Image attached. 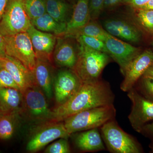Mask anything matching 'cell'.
<instances>
[{
	"label": "cell",
	"instance_id": "5b68a950",
	"mask_svg": "<svg viewBox=\"0 0 153 153\" xmlns=\"http://www.w3.org/2000/svg\"><path fill=\"white\" fill-rule=\"evenodd\" d=\"M23 94L22 116L36 124L51 120L52 110L49 108L47 97L39 87L35 85L29 88Z\"/></svg>",
	"mask_w": 153,
	"mask_h": 153
},
{
	"label": "cell",
	"instance_id": "d6a6232c",
	"mask_svg": "<svg viewBox=\"0 0 153 153\" xmlns=\"http://www.w3.org/2000/svg\"><path fill=\"white\" fill-rule=\"evenodd\" d=\"M151 0H123V2L133 9L140 8Z\"/></svg>",
	"mask_w": 153,
	"mask_h": 153
},
{
	"label": "cell",
	"instance_id": "83f0119b",
	"mask_svg": "<svg viewBox=\"0 0 153 153\" xmlns=\"http://www.w3.org/2000/svg\"><path fill=\"white\" fill-rule=\"evenodd\" d=\"M136 84L137 86L134 88L145 98L153 102V79L142 76Z\"/></svg>",
	"mask_w": 153,
	"mask_h": 153
},
{
	"label": "cell",
	"instance_id": "4dcf8cb0",
	"mask_svg": "<svg viewBox=\"0 0 153 153\" xmlns=\"http://www.w3.org/2000/svg\"><path fill=\"white\" fill-rule=\"evenodd\" d=\"M104 0H90L89 8L91 20L96 21L103 9Z\"/></svg>",
	"mask_w": 153,
	"mask_h": 153
},
{
	"label": "cell",
	"instance_id": "60d3db41",
	"mask_svg": "<svg viewBox=\"0 0 153 153\" xmlns=\"http://www.w3.org/2000/svg\"><path fill=\"white\" fill-rule=\"evenodd\" d=\"M2 68V67L1 64V62H0V68Z\"/></svg>",
	"mask_w": 153,
	"mask_h": 153
},
{
	"label": "cell",
	"instance_id": "7402d4cb",
	"mask_svg": "<svg viewBox=\"0 0 153 153\" xmlns=\"http://www.w3.org/2000/svg\"><path fill=\"white\" fill-rule=\"evenodd\" d=\"M117 27L120 39L129 42L137 43L140 41L141 34L139 29L129 21L120 19H109Z\"/></svg>",
	"mask_w": 153,
	"mask_h": 153
},
{
	"label": "cell",
	"instance_id": "7c38bea8",
	"mask_svg": "<svg viewBox=\"0 0 153 153\" xmlns=\"http://www.w3.org/2000/svg\"><path fill=\"white\" fill-rule=\"evenodd\" d=\"M82 84L71 69L60 71L53 85L57 105L65 103L74 96Z\"/></svg>",
	"mask_w": 153,
	"mask_h": 153
},
{
	"label": "cell",
	"instance_id": "d4e9b609",
	"mask_svg": "<svg viewBox=\"0 0 153 153\" xmlns=\"http://www.w3.org/2000/svg\"><path fill=\"white\" fill-rule=\"evenodd\" d=\"M135 19L143 30L153 36V10L134 9Z\"/></svg>",
	"mask_w": 153,
	"mask_h": 153
},
{
	"label": "cell",
	"instance_id": "ffe728a7",
	"mask_svg": "<svg viewBox=\"0 0 153 153\" xmlns=\"http://www.w3.org/2000/svg\"><path fill=\"white\" fill-rule=\"evenodd\" d=\"M32 25L37 30L55 35H64L67 23L57 22L46 13L42 16L31 20Z\"/></svg>",
	"mask_w": 153,
	"mask_h": 153
},
{
	"label": "cell",
	"instance_id": "9c48e42d",
	"mask_svg": "<svg viewBox=\"0 0 153 153\" xmlns=\"http://www.w3.org/2000/svg\"><path fill=\"white\" fill-rule=\"evenodd\" d=\"M127 92L132 103L129 121L135 131L140 133L143 127L153 120V102L145 98L134 87Z\"/></svg>",
	"mask_w": 153,
	"mask_h": 153
},
{
	"label": "cell",
	"instance_id": "836d02e7",
	"mask_svg": "<svg viewBox=\"0 0 153 153\" xmlns=\"http://www.w3.org/2000/svg\"><path fill=\"white\" fill-rule=\"evenodd\" d=\"M6 55L4 36L0 32V56Z\"/></svg>",
	"mask_w": 153,
	"mask_h": 153
},
{
	"label": "cell",
	"instance_id": "3957f363",
	"mask_svg": "<svg viewBox=\"0 0 153 153\" xmlns=\"http://www.w3.org/2000/svg\"><path fill=\"white\" fill-rule=\"evenodd\" d=\"M109 60L106 53L79 44L77 60L71 70L82 83L93 82L100 79L102 72Z\"/></svg>",
	"mask_w": 153,
	"mask_h": 153
},
{
	"label": "cell",
	"instance_id": "8d00e7d4",
	"mask_svg": "<svg viewBox=\"0 0 153 153\" xmlns=\"http://www.w3.org/2000/svg\"><path fill=\"white\" fill-rule=\"evenodd\" d=\"M115 6L113 0H104L103 9H109Z\"/></svg>",
	"mask_w": 153,
	"mask_h": 153
},
{
	"label": "cell",
	"instance_id": "6da1fadb",
	"mask_svg": "<svg viewBox=\"0 0 153 153\" xmlns=\"http://www.w3.org/2000/svg\"><path fill=\"white\" fill-rule=\"evenodd\" d=\"M114 97L109 83L100 78L83 83L74 96L52 110L51 121L63 122L67 118L85 110L113 104Z\"/></svg>",
	"mask_w": 153,
	"mask_h": 153
},
{
	"label": "cell",
	"instance_id": "7a4b0ae2",
	"mask_svg": "<svg viewBox=\"0 0 153 153\" xmlns=\"http://www.w3.org/2000/svg\"><path fill=\"white\" fill-rule=\"evenodd\" d=\"M116 109L113 104L85 110L69 117L63 121L70 135L78 132L101 127L107 122L114 119Z\"/></svg>",
	"mask_w": 153,
	"mask_h": 153
},
{
	"label": "cell",
	"instance_id": "44dd1931",
	"mask_svg": "<svg viewBox=\"0 0 153 153\" xmlns=\"http://www.w3.org/2000/svg\"><path fill=\"white\" fill-rule=\"evenodd\" d=\"M21 114L12 112L4 114L0 117V140H7L12 138L16 131L21 120Z\"/></svg>",
	"mask_w": 153,
	"mask_h": 153
},
{
	"label": "cell",
	"instance_id": "8fae6325",
	"mask_svg": "<svg viewBox=\"0 0 153 153\" xmlns=\"http://www.w3.org/2000/svg\"><path fill=\"white\" fill-rule=\"evenodd\" d=\"M153 64V51L150 49L141 52L127 67L120 85L121 90L128 92L134 87L147 69Z\"/></svg>",
	"mask_w": 153,
	"mask_h": 153
},
{
	"label": "cell",
	"instance_id": "ac0fdd59",
	"mask_svg": "<svg viewBox=\"0 0 153 153\" xmlns=\"http://www.w3.org/2000/svg\"><path fill=\"white\" fill-rule=\"evenodd\" d=\"M23 94L21 91L10 87H0V109L3 112L21 114Z\"/></svg>",
	"mask_w": 153,
	"mask_h": 153
},
{
	"label": "cell",
	"instance_id": "5bb4252c",
	"mask_svg": "<svg viewBox=\"0 0 153 153\" xmlns=\"http://www.w3.org/2000/svg\"><path fill=\"white\" fill-rule=\"evenodd\" d=\"M37 59L49 61L56 44V36L52 33L37 30L33 25L28 30Z\"/></svg>",
	"mask_w": 153,
	"mask_h": 153
},
{
	"label": "cell",
	"instance_id": "f1b7e54d",
	"mask_svg": "<svg viewBox=\"0 0 153 153\" xmlns=\"http://www.w3.org/2000/svg\"><path fill=\"white\" fill-rule=\"evenodd\" d=\"M71 152L68 139L60 138L47 147L46 153H69Z\"/></svg>",
	"mask_w": 153,
	"mask_h": 153
},
{
	"label": "cell",
	"instance_id": "cb8c5ba5",
	"mask_svg": "<svg viewBox=\"0 0 153 153\" xmlns=\"http://www.w3.org/2000/svg\"><path fill=\"white\" fill-rule=\"evenodd\" d=\"M76 35H83L90 36L97 38L104 42L108 36L110 34L99 25L96 21L91 20L87 24L76 30L68 37L74 36Z\"/></svg>",
	"mask_w": 153,
	"mask_h": 153
},
{
	"label": "cell",
	"instance_id": "2e32d148",
	"mask_svg": "<svg viewBox=\"0 0 153 153\" xmlns=\"http://www.w3.org/2000/svg\"><path fill=\"white\" fill-rule=\"evenodd\" d=\"M74 141L77 149L83 152H97L105 149L98 128L82 131L76 135Z\"/></svg>",
	"mask_w": 153,
	"mask_h": 153
},
{
	"label": "cell",
	"instance_id": "d6986e66",
	"mask_svg": "<svg viewBox=\"0 0 153 153\" xmlns=\"http://www.w3.org/2000/svg\"><path fill=\"white\" fill-rule=\"evenodd\" d=\"M77 53L68 41L58 40L55 47L54 59L57 65L72 69L76 64Z\"/></svg>",
	"mask_w": 153,
	"mask_h": 153
},
{
	"label": "cell",
	"instance_id": "74e56055",
	"mask_svg": "<svg viewBox=\"0 0 153 153\" xmlns=\"http://www.w3.org/2000/svg\"><path fill=\"white\" fill-rule=\"evenodd\" d=\"M140 9L153 10V0H151L149 2L147 3L146 5L141 7Z\"/></svg>",
	"mask_w": 153,
	"mask_h": 153
},
{
	"label": "cell",
	"instance_id": "8992f818",
	"mask_svg": "<svg viewBox=\"0 0 153 153\" xmlns=\"http://www.w3.org/2000/svg\"><path fill=\"white\" fill-rule=\"evenodd\" d=\"M70 136L63 122L50 120L38 124L30 131L26 149L29 152H37L55 140L68 139Z\"/></svg>",
	"mask_w": 153,
	"mask_h": 153
},
{
	"label": "cell",
	"instance_id": "52a82bcc",
	"mask_svg": "<svg viewBox=\"0 0 153 153\" xmlns=\"http://www.w3.org/2000/svg\"><path fill=\"white\" fill-rule=\"evenodd\" d=\"M25 0H9L0 21V32L4 36L27 32L32 26L26 13Z\"/></svg>",
	"mask_w": 153,
	"mask_h": 153
},
{
	"label": "cell",
	"instance_id": "7bdbcfd3",
	"mask_svg": "<svg viewBox=\"0 0 153 153\" xmlns=\"http://www.w3.org/2000/svg\"><path fill=\"white\" fill-rule=\"evenodd\" d=\"M68 1H71V0H68Z\"/></svg>",
	"mask_w": 153,
	"mask_h": 153
},
{
	"label": "cell",
	"instance_id": "30bf717a",
	"mask_svg": "<svg viewBox=\"0 0 153 153\" xmlns=\"http://www.w3.org/2000/svg\"><path fill=\"white\" fill-rule=\"evenodd\" d=\"M108 55L118 64L124 75L127 67L141 52L139 48L110 35L104 41Z\"/></svg>",
	"mask_w": 153,
	"mask_h": 153
},
{
	"label": "cell",
	"instance_id": "e0dca14e",
	"mask_svg": "<svg viewBox=\"0 0 153 153\" xmlns=\"http://www.w3.org/2000/svg\"><path fill=\"white\" fill-rule=\"evenodd\" d=\"M89 3L90 0H77L71 19L67 22L65 36L68 37L90 22Z\"/></svg>",
	"mask_w": 153,
	"mask_h": 153
},
{
	"label": "cell",
	"instance_id": "9a60e30c",
	"mask_svg": "<svg viewBox=\"0 0 153 153\" xmlns=\"http://www.w3.org/2000/svg\"><path fill=\"white\" fill-rule=\"evenodd\" d=\"M32 72L35 85L43 91L47 98H52L53 82L49 61L37 59Z\"/></svg>",
	"mask_w": 153,
	"mask_h": 153
},
{
	"label": "cell",
	"instance_id": "277c9868",
	"mask_svg": "<svg viewBox=\"0 0 153 153\" xmlns=\"http://www.w3.org/2000/svg\"><path fill=\"white\" fill-rule=\"evenodd\" d=\"M100 133L102 140L110 152H142L141 148L136 140L121 128L115 119L102 126Z\"/></svg>",
	"mask_w": 153,
	"mask_h": 153
},
{
	"label": "cell",
	"instance_id": "d590c367",
	"mask_svg": "<svg viewBox=\"0 0 153 153\" xmlns=\"http://www.w3.org/2000/svg\"><path fill=\"white\" fill-rule=\"evenodd\" d=\"M142 76L153 79V64L147 69Z\"/></svg>",
	"mask_w": 153,
	"mask_h": 153
},
{
	"label": "cell",
	"instance_id": "f546056e",
	"mask_svg": "<svg viewBox=\"0 0 153 153\" xmlns=\"http://www.w3.org/2000/svg\"><path fill=\"white\" fill-rule=\"evenodd\" d=\"M0 87L13 88L19 89L11 74L3 68H0Z\"/></svg>",
	"mask_w": 153,
	"mask_h": 153
},
{
	"label": "cell",
	"instance_id": "ba28073f",
	"mask_svg": "<svg viewBox=\"0 0 153 153\" xmlns=\"http://www.w3.org/2000/svg\"><path fill=\"white\" fill-rule=\"evenodd\" d=\"M6 55L19 60L31 71L36 66L37 57L27 32L4 36Z\"/></svg>",
	"mask_w": 153,
	"mask_h": 153
},
{
	"label": "cell",
	"instance_id": "1f68e13d",
	"mask_svg": "<svg viewBox=\"0 0 153 153\" xmlns=\"http://www.w3.org/2000/svg\"><path fill=\"white\" fill-rule=\"evenodd\" d=\"M140 133L150 139L152 141L151 147L153 149V122L152 123L146 124L143 127Z\"/></svg>",
	"mask_w": 153,
	"mask_h": 153
},
{
	"label": "cell",
	"instance_id": "ab89813d",
	"mask_svg": "<svg viewBox=\"0 0 153 153\" xmlns=\"http://www.w3.org/2000/svg\"><path fill=\"white\" fill-rule=\"evenodd\" d=\"M4 113H5L3 112H2V111H0V117H1V116L2 115L4 114Z\"/></svg>",
	"mask_w": 153,
	"mask_h": 153
},
{
	"label": "cell",
	"instance_id": "e575fe53",
	"mask_svg": "<svg viewBox=\"0 0 153 153\" xmlns=\"http://www.w3.org/2000/svg\"><path fill=\"white\" fill-rule=\"evenodd\" d=\"M9 0H0V21L4 13Z\"/></svg>",
	"mask_w": 153,
	"mask_h": 153
},
{
	"label": "cell",
	"instance_id": "4fadbf2b",
	"mask_svg": "<svg viewBox=\"0 0 153 153\" xmlns=\"http://www.w3.org/2000/svg\"><path fill=\"white\" fill-rule=\"evenodd\" d=\"M0 62L2 68L11 74L22 94L36 85L32 71L19 60L6 54L0 56Z\"/></svg>",
	"mask_w": 153,
	"mask_h": 153
},
{
	"label": "cell",
	"instance_id": "f35d334b",
	"mask_svg": "<svg viewBox=\"0 0 153 153\" xmlns=\"http://www.w3.org/2000/svg\"><path fill=\"white\" fill-rule=\"evenodd\" d=\"M113 1H114L115 4L116 6L119 3L122 2L123 0H113Z\"/></svg>",
	"mask_w": 153,
	"mask_h": 153
},
{
	"label": "cell",
	"instance_id": "603a6c76",
	"mask_svg": "<svg viewBox=\"0 0 153 153\" xmlns=\"http://www.w3.org/2000/svg\"><path fill=\"white\" fill-rule=\"evenodd\" d=\"M47 13L60 23H67L69 6L63 0H46Z\"/></svg>",
	"mask_w": 153,
	"mask_h": 153
},
{
	"label": "cell",
	"instance_id": "b9f144b4",
	"mask_svg": "<svg viewBox=\"0 0 153 153\" xmlns=\"http://www.w3.org/2000/svg\"><path fill=\"white\" fill-rule=\"evenodd\" d=\"M152 47H153V41H152Z\"/></svg>",
	"mask_w": 153,
	"mask_h": 153
},
{
	"label": "cell",
	"instance_id": "ee69618b",
	"mask_svg": "<svg viewBox=\"0 0 153 153\" xmlns=\"http://www.w3.org/2000/svg\"><path fill=\"white\" fill-rule=\"evenodd\" d=\"M0 111H1V109H0Z\"/></svg>",
	"mask_w": 153,
	"mask_h": 153
},
{
	"label": "cell",
	"instance_id": "4316f807",
	"mask_svg": "<svg viewBox=\"0 0 153 153\" xmlns=\"http://www.w3.org/2000/svg\"><path fill=\"white\" fill-rule=\"evenodd\" d=\"M73 37H75L79 44L85 46L90 49L107 54L105 44L101 40L83 35H76Z\"/></svg>",
	"mask_w": 153,
	"mask_h": 153
},
{
	"label": "cell",
	"instance_id": "484cf974",
	"mask_svg": "<svg viewBox=\"0 0 153 153\" xmlns=\"http://www.w3.org/2000/svg\"><path fill=\"white\" fill-rule=\"evenodd\" d=\"M25 7L30 20L39 18L47 13L46 0H25Z\"/></svg>",
	"mask_w": 153,
	"mask_h": 153
}]
</instances>
